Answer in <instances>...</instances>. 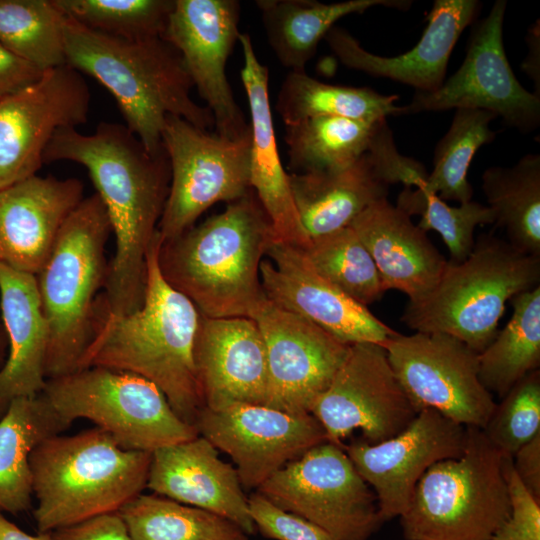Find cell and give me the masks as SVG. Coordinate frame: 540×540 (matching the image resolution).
Returning <instances> with one entry per match:
<instances>
[{
    "mask_svg": "<svg viewBox=\"0 0 540 540\" xmlns=\"http://www.w3.org/2000/svg\"><path fill=\"white\" fill-rule=\"evenodd\" d=\"M325 441L291 461L257 492L334 540H368L384 523L376 496L347 455Z\"/></svg>",
    "mask_w": 540,
    "mask_h": 540,
    "instance_id": "30bf717a",
    "label": "cell"
},
{
    "mask_svg": "<svg viewBox=\"0 0 540 540\" xmlns=\"http://www.w3.org/2000/svg\"><path fill=\"white\" fill-rule=\"evenodd\" d=\"M90 91L83 75L64 64L0 99V189L37 175L54 135L85 124Z\"/></svg>",
    "mask_w": 540,
    "mask_h": 540,
    "instance_id": "9a60e30c",
    "label": "cell"
},
{
    "mask_svg": "<svg viewBox=\"0 0 540 540\" xmlns=\"http://www.w3.org/2000/svg\"><path fill=\"white\" fill-rule=\"evenodd\" d=\"M194 362L203 408L219 410L235 403L266 404L269 382L266 350L253 319L210 318L200 314Z\"/></svg>",
    "mask_w": 540,
    "mask_h": 540,
    "instance_id": "44dd1931",
    "label": "cell"
},
{
    "mask_svg": "<svg viewBox=\"0 0 540 540\" xmlns=\"http://www.w3.org/2000/svg\"><path fill=\"white\" fill-rule=\"evenodd\" d=\"M236 0H175L162 38L180 53L186 70L214 119L216 133L237 140L251 132L226 75L239 40Z\"/></svg>",
    "mask_w": 540,
    "mask_h": 540,
    "instance_id": "ac0fdd59",
    "label": "cell"
},
{
    "mask_svg": "<svg viewBox=\"0 0 540 540\" xmlns=\"http://www.w3.org/2000/svg\"><path fill=\"white\" fill-rule=\"evenodd\" d=\"M496 117L484 110L457 109L449 130L435 147L432 172L420 188H404L396 206L404 211L431 195L459 204L471 201L468 168L477 150L494 140L490 123Z\"/></svg>",
    "mask_w": 540,
    "mask_h": 540,
    "instance_id": "f546056e",
    "label": "cell"
},
{
    "mask_svg": "<svg viewBox=\"0 0 540 540\" xmlns=\"http://www.w3.org/2000/svg\"><path fill=\"white\" fill-rule=\"evenodd\" d=\"M302 251L318 274L366 307L387 292L373 258L350 226L310 239Z\"/></svg>",
    "mask_w": 540,
    "mask_h": 540,
    "instance_id": "8d00e7d4",
    "label": "cell"
},
{
    "mask_svg": "<svg viewBox=\"0 0 540 540\" xmlns=\"http://www.w3.org/2000/svg\"><path fill=\"white\" fill-rule=\"evenodd\" d=\"M504 456L467 427L463 452L431 466L399 517L406 540H491L510 511Z\"/></svg>",
    "mask_w": 540,
    "mask_h": 540,
    "instance_id": "ba28073f",
    "label": "cell"
},
{
    "mask_svg": "<svg viewBox=\"0 0 540 540\" xmlns=\"http://www.w3.org/2000/svg\"><path fill=\"white\" fill-rule=\"evenodd\" d=\"M264 340L268 367L265 406L310 413L342 365L349 345L264 296L251 312Z\"/></svg>",
    "mask_w": 540,
    "mask_h": 540,
    "instance_id": "2e32d148",
    "label": "cell"
},
{
    "mask_svg": "<svg viewBox=\"0 0 540 540\" xmlns=\"http://www.w3.org/2000/svg\"><path fill=\"white\" fill-rule=\"evenodd\" d=\"M510 511L491 540H540V501L526 489L516 474L512 458H504Z\"/></svg>",
    "mask_w": 540,
    "mask_h": 540,
    "instance_id": "60d3db41",
    "label": "cell"
},
{
    "mask_svg": "<svg viewBox=\"0 0 540 540\" xmlns=\"http://www.w3.org/2000/svg\"><path fill=\"white\" fill-rule=\"evenodd\" d=\"M506 1L497 0L489 14L475 22L466 56L442 85L416 92L402 115L449 109H478L501 117L504 124L530 133L540 124V96L517 80L503 44Z\"/></svg>",
    "mask_w": 540,
    "mask_h": 540,
    "instance_id": "4fadbf2b",
    "label": "cell"
},
{
    "mask_svg": "<svg viewBox=\"0 0 540 540\" xmlns=\"http://www.w3.org/2000/svg\"><path fill=\"white\" fill-rule=\"evenodd\" d=\"M349 226L373 258L386 291H401L409 301L428 293L448 262L426 231L387 198L371 204Z\"/></svg>",
    "mask_w": 540,
    "mask_h": 540,
    "instance_id": "484cf974",
    "label": "cell"
},
{
    "mask_svg": "<svg viewBox=\"0 0 540 540\" xmlns=\"http://www.w3.org/2000/svg\"><path fill=\"white\" fill-rule=\"evenodd\" d=\"M41 394L70 425L88 419L127 450L152 453L199 436L153 383L132 373L88 367L47 379Z\"/></svg>",
    "mask_w": 540,
    "mask_h": 540,
    "instance_id": "9c48e42d",
    "label": "cell"
},
{
    "mask_svg": "<svg viewBox=\"0 0 540 540\" xmlns=\"http://www.w3.org/2000/svg\"><path fill=\"white\" fill-rule=\"evenodd\" d=\"M70 161L84 166L103 202L115 236L105 286L98 303L114 315L138 310L144 301L146 258L157 233L170 186L164 150L151 153L125 124L100 122L92 134L59 130L43 164Z\"/></svg>",
    "mask_w": 540,
    "mask_h": 540,
    "instance_id": "6da1fadb",
    "label": "cell"
},
{
    "mask_svg": "<svg viewBox=\"0 0 540 540\" xmlns=\"http://www.w3.org/2000/svg\"><path fill=\"white\" fill-rule=\"evenodd\" d=\"M161 140L171 172L157 228L162 242L191 228L212 205L235 201L251 190V132L231 140L168 116Z\"/></svg>",
    "mask_w": 540,
    "mask_h": 540,
    "instance_id": "8fae6325",
    "label": "cell"
},
{
    "mask_svg": "<svg viewBox=\"0 0 540 540\" xmlns=\"http://www.w3.org/2000/svg\"><path fill=\"white\" fill-rule=\"evenodd\" d=\"M482 190L494 223L519 251L540 256V156L526 154L511 167L493 166Z\"/></svg>",
    "mask_w": 540,
    "mask_h": 540,
    "instance_id": "1f68e13d",
    "label": "cell"
},
{
    "mask_svg": "<svg viewBox=\"0 0 540 540\" xmlns=\"http://www.w3.org/2000/svg\"><path fill=\"white\" fill-rule=\"evenodd\" d=\"M513 307L505 327L478 353L483 386L500 399L540 366V285L510 299Z\"/></svg>",
    "mask_w": 540,
    "mask_h": 540,
    "instance_id": "d6a6232c",
    "label": "cell"
},
{
    "mask_svg": "<svg viewBox=\"0 0 540 540\" xmlns=\"http://www.w3.org/2000/svg\"><path fill=\"white\" fill-rule=\"evenodd\" d=\"M70 427L40 393L14 399L0 419V510L18 514L33 495L29 458L43 440Z\"/></svg>",
    "mask_w": 540,
    "mask_h": 540,
    "instance_id": "f1b7e54d",
    "label": "cell"
},
{
    "mask_svg": "<svg viewBox=\"0 0 540 540\" xmlns=\"http://www.w3.org/2000/svg\"><path fill=\"white\" fill-rule=\"evenodd\" d=\"M268 43L278 61L291 71H305L317 46L340 18L376 6L408 9L407 0H257Z\"/></svg>",
    "mask_w": 540,
    "mask_h": 540,
    "instance_id": "83f0119b",
    "label": "cell"
},
{
    "mask_svg": "<svg viewBox=\"0 0 540 540\" xmlns=\"http://www.w3.org/2000/svg\"><path fill=\"white\" fill-rule=\"evenodd\" d=\"M466 441L467 427L423 409L397 435L375 444L359 439L344 449L373 490L385 522L400 517L425 472L441 460L459 456Z\"/></svg>",
    "mask_w": 540,
    "mask_h": 540,
    "instance_id": "d6986e66",
    "label": "cell"
},
{
    "mask_svg": "<svg viewBox=\"0 0 540 540\" xmlns=\"http://www.w3.org/2000/svg\"><path fill=\"white\" fill-rule=\"evenodd\" d=\"M512 463L523 485L540 501V434L516 452Z\"/></svg>",
    "mask_w": 540,
    "mask_h": 540,
    "instance_id": "f6af8a7d",
    "label": "cell"
},
{
    "mask_svg": "<svg viewBox=\"0 0 540 540\" xmlns=\"http://www.w3.org/2000/svg\"><path fill=\"white\" fill-rule=\"evenodd\" d=\"M540 22L537 20L528 30V55L522 64V69L534 81L537 94L540 95Z\"/></svg>",
    "mask_w": 540,
    "mask_h": 540,
    "instance_id": "bcb514c9",
    "label": "cell"
},
{
    "mask_svg": "<svg viewBox=\"0 0 540 540\" xmlns=\"http://www.w3.org/2000/svg\"><path fill=\"white\" fill-rule=\"evenodd\" d=\"M50 535L52 540H133L118 512L53 530Z\"/></svg>",
    "mask_w": 540,
    "mask_h": 540,
    "instance_id": "7bdbcfd3",
    "label": "cell"
},
{
    "mask_svg": "<svg viewBox=\"0 0 540 540\" xmlns=\"http://www.w3.org/2000/svg\"><path fill=\"white\" fill-rule=\"evenodd\" d=\"M477 0H435L419 42L393 57L365 50L346 30L332 27L324 39L339 61L350 69L412 86L416 92H431L445 80L451 52L464 29L477 17Z\"/></svg>",
    "mask_w": 540,
    "mask_h": 540,
    "instance_id": "7402d4cb",
    "label": "cell"
},
{
    "mask_svg": "<svg viewBox=\"0 0 540 540\" xmlns=\"http://www.w3.org/2000/svg\"><path fill=\"white\" fill-rule=\"evenodd\" d=\"M276 241L255 193L162 242L158 264L170 286L210 318L248 317L265 296L262 257Z\"/></svg>",
    "mask_w": 540,
    "mask_h": 540,
    "instance_id": "3957f363",
    "label": "cell"
},
{
    "mask_svg": "<svg viewBox=\"0 0 540 540\" xmlns=\"http://www.w3.org/2000/svg\"><path fill=\"white\" fill-rule=\"evenodd\" d=\"M8 353V339L2 321L0 320V368L4 364Z\"/></svg>",
    "mask_w": 540,
    "mask_h": 540,
    "instance_id": "c3c4849f",
    "label": "cell"
},
{
    "mask_svg": "<svg viewBox=\"0 0 540 540\" xmlns=\"http://www.w3.org/2000/svg\"><path fill=\"white\" fill-rule=\"evenodd\" d=\"M260 265L266 298L298 314L345 344L384 345L398 332L379 320L312 267L301 248L275 241Z\"/></svg>",
    "mask_w": 540,
    "mask_h": 540,
    "instance_id": "ffe728a7",
    "label": "cell"
},
{
    "mask_svg": "<svg viewBox=\"0 0 540 540\" xmlns=\"http://www.w3.org/2000/svg\"><path fill=\"white\" fill-rule=\"evenodd\" d=\"M404 212L409 216L420 215L417 225L424 231L433 230L441 236L452 262L463 261L470 254L477 226L494 223L493 212L487 205L471 200L450 206L435 195L423 198Z\"/></svg>",
    "mask_w": 540,
    "mask_h": 540,
    "instance_id": "ab89813d",
    "label": "cell"
},
{
    "mask_svg": "<svg viewBox=\"0 0 540 540\" xmlns=\"http://www.w3.org/2000/svg\"><path fill=\"white\" fill-rule=\"evenodd\" d=\"M256 530L274 540H334L316 524L284 511L258 492L248 498Z\"/></svg>",
    "mask_w": 540,
    "mask_h": 540,
    "instance_id": "b9f144b4",
    "label": "cell"
},
{
    "mask_svg": "<svg viewBox=\"0 0 540 540\" xmlns=\"http://www.w3.org/2000/svg\"><path fill=\"white\" fill-rule=\"evenodd\" d=\"M110 219L97 193L84 197L64 221L49 257L36 275L49 340L45 377L78 371L91 341L96 300L109 262Z\"/></svg>",
    "mask_w": 540,
    "mask_h": 540,
    "instance_id": "8992f818",
    "label": "cell"
},
{
    "mask_svg": "<svg viewBox=\"0 0 540 540\" xmlns=\"http://www.w3.org/2000/svg\"><path fill=\"white\" fill-rule=\"evenodd\" d=\"M66 64L87 74L114 97L125 125L151 153L163 150L166 118H183L208 130L214 119L191 97L194 87L178 50L162 37L128 40L67 18Z\"/></svg>",
    "mask_w": 540,
    "mask_h": 540,
    "instance_id": "277c9868",
    "label": "cell"
},
{
    "mask_svg": "<svg viewBox=\"0 0 540 540\" xmlns=\"http://www.w3.org/2000/svg\"><path fill=\"white\" fill-rule=\"evenodd\" d=\"M310 413L326 432L327 441L345 446L354 430L375 444L404 430L418 411L404 392L387 357L375 343L349 345L347 355Z\"/></svg>",
    "mask_w": 540,
    "mask_h": 540,
    "instance_id": "5bb4252c",
    "label": "cell"
},
{
    "mask_svg": "<svg viewBox=\"0 0 540 540\" xmlns=\"http://www.w3.org/2000/svg\"><path fill=\"white\" fill-rule=\"evenodd\" d=\"M200 436L228 454L243 487L258 489L309 449L327 441L311 413L293 414L265 405L235 403L203 408L194 425Z\"/></svg>",
    "mask_w": 540,
    "mask_h": 540,
    "instance_id": "e0dca14e",
    "label": "cell"
},
{
    "mask_svg": "<svg viewBox=\"0 0 540 540\" xmlns=\"http://www.w3.org/2000/svg\"><path fill=\"white\" fill-rule=\"evenodd\" d=\"M1 321L8 353L0 368V419L10 403L39 395L45 386L49 331L36 276L0 264Z\"/></svg>",
    "mask_w": 540,
    "mask_h": 540,
    "instance_id": "4316f807",
    "label": "cell"
},
{
    "mask_svg": "<svg viewBox=\"0 0 540 540\" xmlns=\"http://www.w3.org/2000/svg\"><path fill=\"white\" fill-rule=\"evenodd\" d=\"M161 243L157 230L146 258L145 296L138 310L114 315L96 301L92 338L78 370L104 367L141 376L194 426L204 407L194 362L200 313L162 276Z\"/></svg>",
    "mask_w": 540,
    "mask_h": 540,
    "instance_id": "7a4b0ae2",
    "label": "cell"
},
{
    "mask_svg": "<svg viewBox=\"0 0 540 540\" xmlns=\"http://www.w3.org/2000/svg\"><path fill=\"white\" fill-rule=\"evenodd\" d=\"M83 192L79 179L52 175L0 189V264L36 276Z\"/></svg>",
    "mask_w": 540,
    "mask_h": 540,
    "instance_id": "603a6c76",
    "label": "cell"
},
{
    "mask_svg": "<svg viewBox=\"0 0 540 540\" xmlns=\"http://www.w3.org/2000/svg\"><path fill=\"white\" fill-rule=\"evenodd\" d=\"M133 540H248L217 514L156 494H140L118 512Z\"/></svg>",
    "mask_w": 540,
    "mask_h": 540,
    "instance_id": "e575fe53",
    "label": "cell"
},
{
    "mask_svg": "<svg viewBox=\"0 0 540 540\" xmlns=\"http://www.w3.org/2000/svg\"><path fill=\"white\" fill-rule=\"evenodd\" d=\"M244 64L241 80L247 95L251 127L250 186L266 212L276 241L304 249L310 242L299 219L289 174L283 168L269 100V70L247 33H240Z\"/></svg>",
    "mask_w": 540,
    "mask_h": 540,
    "instance_id": "d4e9b609",
    "label": "cell"
},
{
    "mask_svg": "<svg viewBox=\"0 0 540 540\" xmlns=\"http://www.w3.org/2000/svg\"><path fill=\"white\" fill-rule=\"evenodd\" d=\"M538 285L540 256L485 233L463 261L448 260L428 293L408 301L401 321L415 332L451 335L480 353L496 336L506 303Z\"/></svg>",
    "mask_w": 540,
    "mask_h": 540,
    "instance_id": "52a82bcc",
    "label": "cell"
},
{
    "mask_svg": "<svg viewBox=\"0 0 540 540\" xmlns=\"http://www.w3.org/2000/svg\"><path fill=\"white\" fill-rule=\"evenodd\" d=\"M386 119L317 116L285 125L292 173L345 169L366 154Z\"/></svg>",
    "mask_w": 540,
    "mask_h": 540,
    "instance_id": "4dcf8cb0",
    "label": "cell"
},
{
    "mask_svg": "<svg viewBox=\"0 0 540 540\" xmlns=\"http://www.w3.org/2000/svg\"><path fill=\"white\" fill-rule=\"evenodd\" d=\"M66 20L55 0H0V43L47 71L66 64Z\"/></svg>",
    "mask_w": 540,
    "mask_h": 540,
    "instance_id": "d590c367",
    "label": "cell"
},
{
    "mask_svg": "<svg viewBox=\"0 0 540 540\" xmlns=\"http://www.w3.org/2000/svg\"><path fill=\"white\" fill-rule=\"evenodd\" d=\"M398 96L383 95L368 87L331 85L305 71H290L279 89L275 108L285 125L317 116H338L377 121L402 115Z\"/></svg>",
    "mask_w": 540,
    "mask_h": 540,
    "instance_id": "836d02e7",
    "label": "cell"
},
{
    "mask_svg": "<svg viewBox=\"0 0 540 540\" xmlns=\"http://www.w3.org/2000/svg\"><path fill=\"white\" fill-rule=\"evenodd\" d=\"M151 454L122 448L98 427L43 440L29 458L38 532L119 512L146 487Z\"/></svg>",
    "mask_w": 540,
    "mask_h": 540,
    "instance_id": "5b68a950",
    "label": "cell"
},
{
    "mask_svg": "<svg viewBox=\"0 0 540 540\" xmlns=\"http://www.w3.org/2000/svg\"><path fill=\"white\" fill-rule=\"evenodd\" d=\"M146 487L226 518L246 534L257 531L234 466L222 461L218 450L200 435L152 452Z\"/></svg>",
    "mask_w": 540,
    "mask_h": 540,
    "instance_id": "cb8c5ba5",
    "label": "cell"
},
{
    "mask_svg": "<svg viewBox=\"0 0 540 540\" xmlns=\"http://www.w3.org/2000/svg\"><path fill=\"white\" fill-rule=\"evenodd\" d=\"M42 73L0 43V99L31 84Z\"/></svg>",
    "mask_w": 540,
    "mask_h": 540,
    "instance_id": "ee69618b",
    "label": "cell"
},
{
    "mask_svg": "<svg viewBox=\"0 0 540 540\" xmlns=\"http://www.w3.org/2000/svg\"><path fill=\"white\" fill-rule=\"evenodd\" d=\"M383 347L404 392L419 412L434 410L483 429L496 402L478 375V353L444 333L399 332Z\"/></svg>",
    "mask_w": 540,
    "mask_h": 540,
    "instance_id": "7c38bea8",
    "label": "cell"
},
{
    "mask_svg": "<svg viewBox=\"0 0 540 540\" xmlns=\"http://www.w3.org/2000/svg\"><path fill=\"white\" fill-rule=\"evenodd\" d=\"M0 540H52V538L50 532L28 534L0 513Z\"/></svg>",
    "mask_w": 540,
    "mask_h": 540,
    "instance_id": "7dc6e473",
    "label": "cell"
},
{
    "mask_svg": "<svg viewBox=\"0 0 540 540\" xmlns=\"http://www.w3.org/2000/svg\"><path fill=\"white\" fill-rule=\"evenodd\" d=\"M65 16L128 40L162 37L175 0H55Z\"/></svg>",
    "mask_w": 540,
    "mask_h": 540,
    "instance_id": "74e56055",
    "label": "cell"
},
{
    "mask_svg": "<svg viewBox=\"0 0 540 540\" xmlns=\"http://www.w3.org/2000/svg\"><path fill=\"white\" fill-rule=\"evenodd\" d=\"M506 458L540 434V371L530 372L502 398L482 429Z\"/></svg>",
    "mask_w": 540,
    "mask_h": 540,
    "instance_id": "f35d334b",
    "label": "cell"
}]
</instances>
